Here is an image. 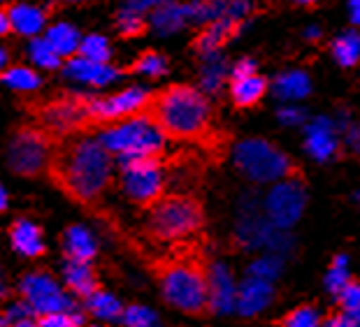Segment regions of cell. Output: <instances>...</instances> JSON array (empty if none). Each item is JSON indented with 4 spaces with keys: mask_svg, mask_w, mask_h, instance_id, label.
<instances>
[{
    "mask_svg": "<svg viewBox=\"0 0 360 327\" xmlns=\"http://www.w3.org/2000/svg\"><path fill=\"white\" fill-rule=\"evenodd\" d=\"M51 184L82 207H96L114 181V161L101 140L65 137L51 151L47 167Z\"/></svg>",
    "mask_w": 360,
    "mask_h": 327,
    "instance_id": "cell-1",
    "label": "cell"
},
{
    "mask_svg": "<svg viewBox=\"0 0 360 327\" xmlns=\"http://www.w3.org/2000/svg\"><path fill=\"white\" fill-rule=\"evenodd\" d=\"M151 276L158 281L165 302L193 318L214 314L210 293V265L202 244L179 241L165 255L151 258L147 262Z\"/></svg>",
    "mask_w": 360,
    "mask_h": 327,
    "instance_id": "cell-2",
    "label": "cell"
},
{
    "mask_svg": "<svg viewBox=\"0 0 360 327\" xmlns=\"http://www.w3.org/2000/svg\"><path fill=\"white\" fill-rule=\"evenodd\" d=\"M144 116L163 133L165 140L195 142L210 149L217 144L212 105L200 88L188 84H172L154 93Z\"/></svg>",
    "mask_w": 360,
    "mask_h": 327,
    "instance_id": "cell-3",
    "label": "cell"
},
{
    "mask_svg": "<svg viewBox=\"0 0 360 327\" xmlns=\"http://www.w3.org/2000/svg\"><path fill=\"white\" fill-rule=\"evenodd\" d=\"M202 225L205 209L200 200H195L193 195H170L149 211L147 234L154 241L167 244V241L188 239L191 234L200 232Z\"/></svg>",
    "mask_w": 360,
    "mask_h": 327,
    "instance_id": "cell-4",
    "label": "cell"
},
{
    "mask_svg": "<svg viewBox=\"0 0 360 327\" xmlns=\"http://www.w3.org/2000/svg\"><path fill=\"white\" fill-rule=\"evenodd\" d=\"M235 167L254 184H274V181L297 177V167L290 158L265 140H244L233 151Z\"/></svg>",
    "mask_w": 360,
    "mask_h": 327,
    "instance_id": "cell-5",
    "label": "cell"
},
{
    "mask_svg": "<svg viewBox=\"0 0 360 327\" xmlns=\"http://www.w3.org/2000/svg\"><path fill=\"white\" fill-rule=\"evenodd\" d=\"M101 144L117 154L121 161L124 158H158L165 149V137L151 121L144 116L124 121L117 126L101 128Z\"/></svg>",
    "mask_w": 360,
    "mask_h": 327,
    "instance_id": "cell-6",
    "label": "cell"
},
{
    "mask_svg": "<svg viewBox=\"0 0 360 327\" xmlns=\"http://www.w3.org/2000/svg\"><path fill=\"white\" fill-rule=\"evenodd\" d=\"M89 98L84 93H58V98L40 105L35 109V116L40 121V128L47 131L56 140L84 135L91 131L89 119Z\"/></svg>",
    "mask_w": 360,
    "mask_h": 327,
    "instance_id": "cell-7",
    "label": "cell"
},
{
    "mask_svg": "<svg viewBox=\"0 0 360 327\" xmlns=\"http://www.w3.org/2000/svg\"><path fill=\"white\" fill-rule=\"evenodd\" d=\"M121 188L133 204L154 209L163 200L165 177L158 158H124L121 161Z\"/></svg>",
    "mask_w": 360,
    "mask_h": 327,
    "instance_id": "cell-8",
    "label": "cell"
},
{
    "mask_svg": "<svg viewBox=\"0 0 360 327\" xmlns=\"http://www.w3.org/2000/svg\"><path fill=\"white\" fill-rule=\"evenodd\" d=\"M56 142V137H51L42 128H19L10 144L12 172L21 174V177H37V174L47 172Z\"/></svg>",
    "mask_w": 360,
    "mask_h": 327,
    "instance_id": "cell-9",
    "label": "cell"
},
{
    "mask_svg": "<svg viewBox=\"0 0 360 327\" xmlns=\"http://www.w3.org/2000/svg\"><path fill=\"white\" fill-rule=\"evenodd\" d=\"M151 95L147 88L133 86L126 88L121 93L105 95V98H89V119L91 126L107 128V126H117L124 121L142 116L149 107Z\"/></svg>",
    "mask_w": 360,
    "mask_h": 327,
    "instance_id": "cell-10",
    "label": "cell"
},
{
    "mask_svg": "<svg viewBox=\"0 0 360 327\" xmlns=\"http://www.w3.org/2000/svg\"><path fill=\"white\" fill-rule=\"evenodd\" d=\"M304 202H307V193H304V184L300 177L283 179L265 197V218L277 227H290L297 218L302 216Z\"/></svg>",
    "mask_w": 360,
    "mask_h": 327,
    "instance_id": "cell-11",
    "label": "cell"
},
{
    "mask_svg": "<svg viewBox=\"0 0 360 327\" xmlns=\"http://www.w3.org/2000/svg\"><path fill=\"white\" fill-rule=\"evenodd\" d=\"M21 300H24L37 316L47 314H60V311H70L72 302L65 298L58 283L49 274H28L21 279Z\"/></svg>",
    "mask_w": 360,
    "mask_h": 327,
    "instance_id": "cell-12",
    "label": "cell"
},
{
    "mask_svg": "<svg viewBox=\"0 0 360 327\" xmlns=\"http://www.w3.org/2000/svg\"><path fill=\"white\" fill-rule=\"evenodd\" d=\"M335 126L328 119H316L311 121L307 128V135H304V149L311 158L316 161H330L337 156V135H335Z\"/></svg>",
    "mask_w": 360,
    "mask_h": 327,
    "instance_id": "cell-13",
    "label": "cell"
},
{
    "mask_svg": "<svg viewBox=\"0 0 360 327\" xmlns=\"http://www.w3.org/2000/svg\"><path fill=\"white\" fill-rule=\"evenodd\" d=\"M65 74L70 79H79V81L94 84V86H103V84H110L112 79H117L119 70L112 67L110 63H94V60L75 56L65 63Z\"/></svg>",
    "mask_w": 360,
    "mask_h": 327,
    "instance_id": "cell-14",
    "label": "cell"
},
{
    "mask_svg": "<svg viewBox=\"0 0 360 327\" xmlns=\"http://www.w3.org/2000/svg\"><path fill=\"white\" fill-rule=\"evenodd\" d=\"M63 244V253L68 262H89L96 258V241L91 232L82 225H70L60 237Z\"/></svg>",
    "mask_w": 360,
    "mask_h": 327,
    "instance_id": "cell-15",
    "label": "cell"
},
{
    "mask_svg": "<svg viewBox=\"0 0 360 327\" xmlns=\"http://www.w3.org/2000/svg\"><path fill=\"white\" fill-rule=\"evenodd\" d=\"M237 30H240V24L233 19L212 21V24H207V28L195 37V49L205 56L217 54L228 40H233V37L237 35Z\"/></svg>",
    "mask_w": 360,
    "mask_h": 327,
    "instance_id": "cell-16",
    "label": "cell"
},
{
    "mask_svg": "<svg viewBox=\"0 0 360 327\" xmlns=\"http://www.w3.org/2000/svg\"><path fill=\"white\" fill-rule=\"evenodd\" d=\"M65 286L70 291L86 302L91 295H96L101 288V281H98V274L91 262H68L65 265Z\"/></svg>",
    "mask_w": 360,
    "mask_h": 327,
    "instance_id": "cell-17",
    "label": "cell"
},
{
    "mask_svg": "<svg viewBox=\"0 0 360 327\" xmlns=\"http://www.w3.org/2000/svg\"><path fill=\"white\" fill-rule=\"evenodd\" d=\"M10 241L12 246L26 258H40L44 255L47 246L42 244L40 227L33 225L30 220H14L10 227Z\"/></svg>",
    "mask_w": 360,
    "mask_h": 327,
    "instance_id": "cell-18",
    "label": "cell"
},
{
    "mask_svg": "<svg viewBox=\"0 0 360 327\" xmlns=\"http://www.w3.org/2000/svg\"><path fill=\"white\" fill-rule=\"evenodd\" d=\"M210 293H212V307L214 314L221 311H231L235 291H233V279L224 265H212L210 267Z\"/></svg>",
    "mask_w": 360,
    "mask_h": 327,
    "instance_id": "cell-19",
    "label": "cell"
},
{
    "mask_svg": "<svg viewBox=\"0 0 360 327\" xmlns=\"http://www.w3.org/2000/svg\"><path fill=\"white\" fill-rule=\"evenodd\" d=\"M7 17H10L12 30H17L19 35H26V37L37 35L44 26V12L40 7L28 5V3L12 5L10 10H7Z\"/></svg>",
    "mask_w": 360,
    "mask_h": 327,
    "instance_id": "cell-20",
    "label": "cell"
},
{
    "mask_svg": "<svg viewBox=\"0 0 360 327\" xmlns=\"http://www.w3.org/2000/svg\"><path fill=\"white\" fill-rule=\"evenodd\" d=\"M270 295H272V288L267 281L249 279L247 283L240 288V293H237V311L244 316L256 314V311H260L270 302Z\"/></svg>",
    "mask_w": 360,
    "mask_h": 327,
    "instance_id": "cell-21",
    "label": "cell"
},
{
    "mask_svg": "<svg viewBox=\"0 0 360 327\" xmlns=\"http://www.w3.org/2000/svg\"><path fill=\"white\" fill-rule=\"evenodd\" d=\"M193 21V14H191V3L188 5H179V3H165L156 7L154 12V26L160 33H174V30L184 28L186 24Z\"/></svg>",
    "mask_w": 360,
    "mask_h": 327,
    "instance_id": "cell-22",
    "label": "cell"
},
{
    "mask_svg": "<svg viewBox=\"0 0 360 327\" xmlns=\"http://www.w3.org/2000/svg\"><path fill=\"white\" fill-rule=\"evenodd\" d=\"M267 91V81L263 77H244V79H233L231 81V98L237 107H254L263 100Z\"/></svg>",
    "mask_w": 360,
    "mask_h": 327,
    "instance_id": "cell-23",
    "label": "cell"
},
{
    "mask_svg": "<svg viewBox=\"0 0 360 327\" xmlns=\"http://www.w3.org/2000/svg\"><path fill=\"white\" fill-rule=\"evenodd\" d=\"M272 88H274V95L281 98V100H300V98L309 95L311 81L307 77V72L290 70V72L279 74V77L274 79Z\"/></svg>",
    "mask_w": 360,
    "mask_h": 327,
    "instance_id": "cell-24",
    "label": "cell"
},
{
    "mask_svg": "<svg viewBox=\"0 0 360 327\" xmlns=\"http://www.w3.org/2000/svg\"><path fill=\"white\" fill-rule=\"evenodd\" d=\"M228 77H231V67H228V63L219 54H210L205 58V65L200 72V86L205 93H212V95L221 93V88H224Z\"/></svg>",
    "mask_w": 360,
    "mask_h": 327,
    "instance_id": "cell-25",
    "label": "cell"
},
{
    "mask_svg": "<svg viewBox=\"0 0 360 327\" xmlns=\"http://www.w3.org/2000/svg\"><path fill=\"white\" fill-rule=\"evenodd\" d=\"M53 51L60 56V58H70L75 54H79V44H82V37L79 33L75 30L70 24H56L47 30V37H44Z\"/></svg>",
    "mask_w": 360,
    "mask_h": 327,
    "instance_id": "cell-26",
    "label": "cell"
},
{
    "mask_svg": "<svg viewBox=\"0 0 360 327\" xmlns=\"http://www.w3.org/2000/svg\"><path fill=\"white\" fill-rule=\"evenodd\" d=\"M333 56L342 67H354L360 60V33L347 30L333 42Z\"/></svg>",
    "mask_w": 360,
    "mask_h": 327,
    "instance_id": "cell-27",
    "label": "cell"
},
{
    "mask_svg": "<svg viewBox=\"0 0 360 327\" xmlns=\"http://www.w3.org/2000/svg\"><path fill=\"white\" fill-rule=\"evenodd\" d=\"M0 79L7 86H12L14 91H21V93H28V91H35L40 86V77H37L35 70H30V67H24V65H17V67H10V70H5L0 74Z\"/></svg>",
    "mask_w": 360,
    "mask_h": 327,
    "instance_id": "cell-28",
    "label": "cell"
},
{
    "mask_svg": "<svg viewBox=\"0 0 360 327\" xmlns=\"http://www.w3.org/2000/svg\"><path fill=\"white\" fill-rule=\"evenodd\" d=\"M89 314H94L98 318H121L124 316V307L119 304V300H114L112 295H107L105 291H98L96 295H91L86 300Z\"/></svg>",
    "mask_w": 360,
    "mask_h": 327,
    "instance_id": "cell-29",
    "label": "cell"
},
{
    "mask_svg": "<svg viewBox=\"0 0 360 327\" xmlns=\"http://www.w3.org/2000/svg\"><path fill=\"white\" fill-rule=\"evenodd\" d=\"M128 72H137V74H147V77H160V74L167 72V58L158 51H144V54L137 56V60L128 67Z\"/></svg>",
    "mask_w": 360,
    "mask_h": 327,
    "instance_id": "cell-30",
    "label": "cell"
},
{
    "mask_svg": "<svg viewBox=\"0 0 360 327\" xmlns=\"http://www.w3.org/2000/svg\"><path fill=\"white\" fill-rule=\"evenodd\" d=\"M274 327H321V318L316 309L311 304H302L293 311H288L286 316H281Z\"/></svg>",
    "mask_w": 360,
    "mask_h": 327,
    "instance_id": "cell-31",
    "label": "cell"
},
{
    "mask_svg": "<svg viewBox=\"0 0 360 327\" xmlns=\"http://www.w3.org/2000/svg\"><path fill=\"white\" fill-rule=\"evenodd\" d=\"M82 58H86V60H94V63H107L112 56V51H110V42L105 40L103 35H89V37H84L82 44H79V54Z\"/></svg>",
    "mask_w": 360,
    "mask_h": 327,
    "instance_id": "cell-32",
    "label": "cell"
},
{
    "mask_svg": "<svg viewBox=\"0 0 360 327\" xmlns=\"http://www.w3.org/2000/svg\"><path fill=\"white\" fill-rule=\"evenodd\" d=\"M30 58H33L40 67H47V70H56V67H60V56L53 51V47L47 40L30 42Z\"/></svg>",
    "mask_w": 360,
    "mask_h": 327,
    "instance_id": "cell-33",
    "label": "cell"
},
{
    "mask_svg": "<svg viewBox=\"0 0 360 327\" xmlns=\"http://www.w3.org/2000/svg\"><path fill=\"white\" fill-rule=\"evenodd\" d=\"M121 321H124L128 327H158V318L151 314L149 309L137 307V304L124 309V316H121Z\"/></svg>",
    "mask_w": 360,
    "mask_h": 327,
    "instance_id": "cell-34",
    "label": "cell"
},
{
    "mask_svg": "<svg viewBox=\"0 0 360 327\" xmlns=\"http://www.w3.org/2000/svg\"><path fill=\"white\" fill-rule=\"evenodd\" d=\"M119 33L124 37H135V35H142L144 30H147V21H144L137 12H128L124 10L119 14Z\"/></svg>",
    "mask_w": 360,
    "mask_h": 327,
    "instance_id": "cell-35",
    "label": "cell"
},
{
    "mask_svg": "<svg viewBox=\"0 0 360 327\" xmlns=\"http://www.w3.org/2000/svg\"><path fill=\"white\" fill-rule=\"evenodd\" d=\"M349 279L351 276H347V272H344V258H335L333 267H330V272H328V276H326L328 291H330L333 295H340L344 291V286L349 283Z\"/></svg>",
    "mask_w": 360,
    "mask_h": 327,
    "instance_id": "cell-36",
    "label": "cell"
},
{
    "mask_svg": "<svg viewBox=\"0 0 360 327\" xmlns=\"http://www.w3.org/2000/svg\"><path fill=\"white\" fill-rule=\"evenodd\" d=\"M337 298H340V311L351 314V311L360 309V281L349 279V283L344 286V291Z\"/></svg>",
    "mask_w": 360,
    "mask_h": 327,
    "instance_id": "cell-37",
    "label": "cell"
},
{
    "mask_svg": "<svg viewBox=\"0 0 360 327\" xmlns=\"http://www.w3.org/2000/svg\"><path fill=\"white\" fill-rule=\"evenodd\" d=\"M37 327H82V321H79V316L60 311V314L40 316L37 318Z\"/></svg>",
    "mask_w": 360,
    "mask_h": 327,
    "instance_id": "cell-38",
    "label": "cell"
},
{
    "mask_svg": "<svg viewBox=\"0 0 360 327\" xmlns=\"http://www.w3.org/2000/svg\"><path fill=\"white\" fill-rule=\"evenodd\" d=\"M249 12H251L249 0H226L224 5V19H233L237 24H242L249 17Z\"/></svg>",
    "mask_w": 360,
    "mask_h": 327,
    "instance_id": "cell-39",
    "label": "cell"
},
{
    "mask_svg": "<svg viewBox=\"0 0 360 327\" xmlns=\"http://www.w3.org/2000/svg\"><path fill=\"white\" fill-rule=\"evenodd\" d=\"M321 327H358L356 321L351 318V314H347V311H335V314H330L326 318V323Z\"/></svg>",
    "mask_w": 360,
    "mask_h": 327,
    "instance_id": "cell-40",
    "label": "cell"
},
{
    "mask_svg": "<svg viewBox=\"0 0 360 327\" xmlns=\"http://www.w3.org/2000/svg\"><path fill=\"white\" fill-rule=\"evenodd\" d=\"M254 74H256V63L251 58H242L233 65V79L254 77Z\"/></svg>",
    "mask_w": 360,
    "mask_h": 327,
    "instance_id": "cell-41",
    "label": "cell"
},
{
    "mask_svg": "<svg viewBox=\"0 0 360 327\" xmlns=\"http://www.w3.org/2000/svg\"><path fill=\"white\" fill-rule=\"evenodd\" d=\"M124 3H126V10L128 12L142 14L144 10H151V7H160V5L170 3V0H124Z\"/></svg>",
    "mask_w": 360,
    "mask_h": 327,
    "instance_id": "cell-42",
    "label": "cell"
},
{
    "mask_svg": "<svg viewBox=\"0 0 360 327\" xmlns=\"http://www.w3.org/2000/svg\"><path fill=\"white\" fill-rule=\"evenodd\" d=\"M279 121L286 126H297L304 121V112L297 107H283V109H279Z\"/></svg>",
    "mask_w": 360,
    "mask_h": 327,
    "instance_id": "cell-43",
    "label": "cell"
},
{
    "mask_svg": "<svg viewBox=\"0 0 360 327\" xmlns=\"http://www.w3.org/2000/svg\"><path fill=\"white\" fill-rule=\"evenodd\" d=\"M347 144L354 154L360 156V126H349L347 128Z\"/></svg>",
    "mask_w": 360,
    "mask_h": 327,
    "instance_id": "cell-44",
    "label": "cell"
},
{
    "mask_svg": "<svg viewBox=\"0 0 360 327\" xmlns=\"http://www.w3.org/2000/svg\"><path fill=\"white\" fill-rule=\"evenodd\" d=\"M349 17L360 26V0H349Z\"/></svg>",
    "mask_w": 360,
    "mask_h": 327,
    "instance_id": "cell-45",
    "label": "cell"
},
{
    "mask_svg": "<svg viewBox=\"0 0 360 327\" xmlns=\"http://www.w3.org/2000/svg\"><path fill=\"white\" fill-rule=\"evenodd\" d=\"M10 30H12V26H10V17H7V12H5V10H0V37L7 35Z\"/></svg>",
    "mask_w": 360,
    "mask_h": 327,
    "instance_id": "cell-46",
    "label": "cell"
},
{
    "mask_svg": "<svg viewBox=\"0 0 360 327\" xmlns=\"http://www.w3.org/2000/svg\"><path fill=\"white\" fill-rule=\"evenodd\" d=\"M304 37H307V40H319V37H321V28L319 26H309L307 30H304Z\"/></svg>",
    "mask_w": 360,
    "mask_h": 327,
    "instance_id": "cell-47",
    "label": "cell"
},
{
    "mask_svg": "<svg viewBox=\"0 0 360 327\" xmlns=\"http://www.w3.org/2000/svg\"><path fill=\"white\" fill-rule=\"evenodd\" d=\"M10 327H37V323H33V321H30V318H28V321H19V323H12Z\"/></svg>",
    "mask_w": 360,
    "mask_h": 327,
    "instance_id": "cell-48",
    "label": "cell"
},
{
    "mask_svg": "<svg viewBox=\"0 0 360 327\" xmlns=\"http://www.w3.org/2000/svg\"><path fill=\"white\" fill-rule=\"evenodd\" d=\"M7 207V193H5V188L0 186V211H3Z\"/></svg>",
    "mask_w": 360,
    "mask_h": 327,
    "instance_id": "cell-49",
    "label": "cell"
},
{
    "mask_svg": "<svg viewBox=\"0 0 360 327\" xmlns=\"http://www.w3.org/2000/svg\"><path fill=\"white\" fill-rule=\"evenodd\" d=\"M351 318L356 321V325L360 327V309H356V311H351Z\"/></svg>",
    "mask_w": 360,
    "mask_h": 327,
    "instance_id": "cell-50",
    "label": "cell"
},
{
    "mask_svg": "<svg viewBox=\"0 0 360 327\" xmlns=\"http://www.w3.org/2000/svg\"><path fill=\"white\" fill-rule=\"evenodd\" d=\"M5 63H7V54H5L3 49H0V70H3V67H5Z\"/></svg>",
    "mask_w": 360,
    "mask_h": 327,
    "instance_id": "cell-51",
    "label": "cell"
},
{
    "mask_svg": "<svg viewBox=\"0 0 360 327\" xmlns=\"http://www.w3.org/2000/svg\"><path fill=\"white\" fill-rule=\"evenodd\" d=\"M295 3H300V5H311V3H316V0H295Z\"/></svg>",
    "mask_w": 360,
    "mask_h": 327,
    "instance_id": "cell-52",
    "label": "cell"
},
{
    "mask_svg": "<svg viewBox=\"0 0 360 327\" xmlns=\"http://www.w3.org/2000/svg\"><path fill=\"white\" fill-rule=\"evenodd\" d=\"M0 327H10V325H7V321H5L3 316H0Z\"/></svg>",
    "mask_w": 360,
    "mask_h": 327,
    "instance_id": "cell-53",
    "label": "cell"
},
{
    "mask_svg": "<svg viewBox=\"0 0 360 327\" xmlns=\"http://www.w3.org/2000/svg\"><path fill=\"white\" fill-rule=\"evenodd\" d=\"M3 298H5V288L0 286V300H3Z\"/></svg>",
    "mask_w": 360,
    "mask_h": 327,
    "instance_id": "cell-54",
    "label": "cell"
},
{
    "mask_svg": "<svg viewBox=\"0 0 360 327\" xmlns=\"http://www.w3.org/2000/svg\"><path fill=\"white\" fill-rule=\"evenodd\" d=\"M65 3H84V0H65Z\"/></svg>",
    "mask_w": 360,
    "mask_h": 327,
    "instance_id": "cell-55",
    "label": "cell"
}]
</instances>
